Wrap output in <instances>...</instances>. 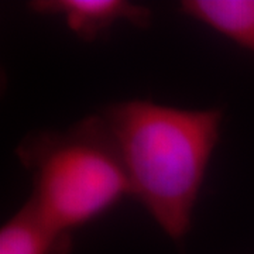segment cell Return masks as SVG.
<instances>
[{"instance_id":"obj_1","label":"cell","mask_w":254,"mask_h":254,"mask_svg":"<svg viewBox=\"0 0 254 254\" xmlns=\"http://www.w3.org/2000/svg\"><path fill=\"white\" fill-rule=\"evenodd\" d=\"M99 116L126 170L131 198L171 240L182 242L220 138L223 112L131 99L109 105Z\"/></svg>"},{"instance_id":"obj_3","label":"cell","mask_w":254,"mask_h":254,"mask_svg":"<svg viewBox=\"0 0 254 254\" xmlns=\"http://www.w3.org/2000/svg\"><path fill=\"white\" fill-rule=\"evenodd\" d=\"M28 7L37 14L60 17L82 41H95L120 21L145 28L151 10L127 0H34Z\"/></svg>"},{"instance_id":"obj_5","label":"cell","mask_w":254,"mask_h":254,"mask_svg":"<svg viewBox=\"0 0 254 254\" xmlns=\"http://www.w3.org/2000/svg\"><path fill=\"white\" fill-rule=\"evenodd\" d=\"M180 10L254 54V0H184Z\"/></svg>"},{"instance_id":"obj_4","label":"cell","mask_w":254,"mask_h":254,"mask_svg":"<svg viewBox=\"0 0 254 254\" xmlns=\"http://www.w3.org/2000/svg\"><path fill=\"white\" fill-rule=\"evenodd\" d=\"M72 236L60 233L27 200L0 229V254H66Z\"/></svg>"},{"instance_id":"obj_2","label":"cell","mask_w":254,"mask_h":254,"mask_svg":"<svg viewBox=\"0 0 254 254\" xmlns=\"http://www.w3.org/2000/svg\"><path fill=\"white\" fill-rule=\"evenodd\" d=\"M16 154L33 181L28 200L66 236L131 196L126 170L99 115L63 131L33 133Z\"/></svg>"}]
</instances>
